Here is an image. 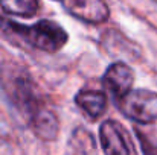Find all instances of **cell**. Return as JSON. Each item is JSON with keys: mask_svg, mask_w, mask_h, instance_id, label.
Masks as SVG:
<instances>
[{"mask_svg": "<svg viewBox=\"0 0 157 155\" xmlns=\"http://www.w3.org/2000/svg\"><path fill=\"white\" fill-rule=\"evenodd\" d=\"M61 3L69 14L89 23H102L110 14L104 0H63Z\"/></svg>", "mask_w": 157, "mask_h": 155, "instance_id": "4", "label": "cell"}, {"mask_svg": "<svg viewBox=\"0 0 157 155\" xmlns=\"http://www.w3.org/2000/svg\"><path fill=\"white\" fill-rule=\"evenodd\" d=\"M0 31L5 35H14L17 40L44 52L59 50L67 41L66 31L52 20H41L32 26H26L0 15Z\"/></svg>", "mask_w": 157, "mask_h": 155, "instance_id": "1", "label": "cell"}, {"mask_svg": "<svg viewBox=\"0 0 157 155\" xmlns=\"http://www.w3.org/2000/svg\"><path fill=\"white\" fill-rule=\"evenodd\" d=\"M75 102L92 119H98L99 116H102L107 108V98L99 90H81L76 94Z\"/></svg>", "mask_w": 157, "mask_h": 155, "instance_id": "7", "label": "cell"}, {"mask_svg": "<svg viewBox=\"0 0 157 155\" xmlns=\"http://www.w3.org/2000/svg\"><path fill=\"white\" fill-rule=\"evenodd\" d=\"M69 151L76 152V154H87V152H95L96 145L93 140V135L87 132L84 128H78L73 131L70 140H69Z\"/></svg>", "mask_w": 157, "mask_h": 155, "instance_id": "8", "label": "cell"}, {"mask_svg": "<svg viewBox=\"0 0 157 155\" xmlns=\"http://www.w3.org/2000/svg\"><path fill=\"white\" fill-rule=\"evenodd\" d=\"M0 8L20 17H32L38 9V0H0Z\"/></svg>", "mask_w": 157, "mask_h": 155, "instance_id": "9", "label": "cell"}, {"mask_svg": "<svg viewBox=\"0 0 157 155\" xmlns=\"http://www.w3.org/2000/svg\"><path fill=\"white\" fill-rule=\"evenodd\" d=\"M34 132L43 140H53L58 134V120L51 109L41 106L29 119Z\"/></svg>", "mask_w": 157, "mask_h": 155, "instance_id": "6", "label": "cell"}, {"mask_svg": "<svg viewBox=\"0 0 157 155\" xmlns=\"http://www.w3.org/2000/svg\"><path fill=\"white\" fill-rule=\"evenodd\" d=\"M58 2H63V0H58Z\"/></svg>", "mask_w": 157, "mask_h": 155, "instance_id": "10", "label": "cell"}, {"mask_svg": "<svg viewBox=\"0 0 157 155\" xmlns=\"http://www.w3.org/2000/svg\"><path fill=\"white\" fill-rule=\"evenodd\" d=\"M121 111L139 123L157 122V94L150 90H133L117 99Z\"/></svg>", "mask_w": 157, "mask_h": 155, "instance_id": "2", "label": "cell"}, {"mask_svg": "<svg viewBox=\"0 0 157 155\" xmlns=\"http://www.w3.org/2000/svg\"><path fill=\"white\" fill-rule=\"evenodd\" d=\"M133 81H134L133 70L124 62L111 64L102 78L104 87L116 99H121L131 90Z\"/></svg>", "mask_w": 157, "mask_h": 155, "instance_id": "5", "label": "cell"}, {"mask_svg": "<svg viewBox=\"0 0 157 155\" xmlns=\"http://www.w3.org/2000/svg\"><path fill=\"white\" fill-rule=\"evenodd\" d=\"M99 138L105 154H133L134 148L131 146L124 128L111 120H107L99 128Z\"/></svg>", "mask_w": 157, "mask_h": 155, "instance_id": "3", "label": "cell"}]
</instances>
